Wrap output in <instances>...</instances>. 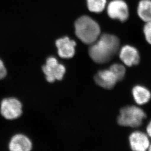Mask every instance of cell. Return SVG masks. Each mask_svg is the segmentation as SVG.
Returning a JSON list of instances; mask_svg holds the SVG:
<instances>
[{
	"instance_id": "cell-7",
	"label": "cell",
	"mask_w": 151,
	"mask_h": 151,
	"mask_svg": "<svg viewBox=\"0 0 151 151\" xmlns=\"http://www.w3.org/2000/svg\"><path fill=\"white\" fill-rule=\"evenodd\" d=\"M56 46L59 55L62 58H71L75 54L76 43L68 37H63L56 41Z\"/></svg>"
},
{
	"instance_id": "cell-15",
	"label": "cell",
	"mask_w": 151,
	"mask_h": 151,
	"mask_svg": "<svg viewBox=\"0 0 151 151\" xmlns=\"http://www.w3.org/2000/svg\"><path fill=\"white\" fill-rule=\"evenodd\" d=\"M110 70L114 73L118 81L123 80L125 76V68L121 64H114L110 67Z\"/></svg>"
},
{
	"instance_id": "cell-5",
	"label": "cell",
	"mask_w": 151,
	"mask_h": 151,
	"mask_svg": "<svg viewBox=\"0 0 151 151\" xmlns=\"http://www.w3.org/2000/svg\"><path fill=\"white\" fill-rule=\"evenodd\" d=\"M42 68L45 74L46 80L50 83H53L56 80H62L66 72L64 65L59 63L54 57L47 58L46 64Z\"/></svg>"
},
{
	"instance_id": "cell-3",
	"label": "cell",
	"mask_w": 151,
	"mask_h": 151,
	"mask_svg": "<svg viewBox=\"0 0 151 151\" xmlns=\"http://www.w3.org/2000/svg\"><path fill=\"white\" fill-rule=\"evenodd\" d=\"M146 115L142 109L131 106L124 107L120 111L118 123L123 126L133 128L139 127Z\"/></svg>"
},
{
	"instance_id": "cell-9",
	"label": "cell",
	"mask_w": 151,
	"mask_h": 151,
	"mask_svg": "<svg viewBox=\"0 0 151 151\" xmlns=\"http://www.w3.org/2000/svg\"><path fill=\"white\" fill-rule=\"evenodd\" d=\"M120 58L123 63L128 67L137 65L139 62L138 51L136 48L128 45L124 46L121 49Z\"/></svg>"
},
{
	"instance_id": "cell-19",
	"label": "cell",
	"mask_w": 151,
	"mask_h": 151,
	"mask_svg": "<svg viewBox=\"0 0 151 151\" xmlns=\"http://www.w3.org/2000/svg\"><path fill=\"white\" fill-rule=\"evenodd\" d=\"M149 150L151 151V145L150 146V148H149Z\"/></svg>"
},
{
	"instance_id": "cell-11",
	"label": "cell",
	"mask_w": 151,
	"mask_h": 151,
	"mask_svg": "<svg viewBox=\"0 0 151 151\" xmlns=\"http://www.w3.org/2000/svg\"><path fill=\"white\" fill-rule=\"evenodd\" d=\"M130 142L132 150L136 151H144L149 147L148 137L144 133L136 132L130 137Z\"/></svg>"
},
{
	"instance_id": "cell-10",
	"label": "cell",
	"mask_w": 151,
	"mask_h": 151,
	"mask_svg": "<svg viewBox=\"0 0 151 151\" xmlns=\"http://www.w3.org/2000/svg\"><path fill=\"white\" fill-rule=\"evenodd\" d=\"M9 148L11 151H29L32 148V143L25 135L17 134L11 138Z\"/></svg>"
},
{
	"instance_id": "cell-14",
	"label": "cell",
	"mask_w": 151,
	"mask_h": 151,
	"mask_svg": "<svg viewBox=\"0 0 151 151\" xmlns=\"http://www.w3.org/2000/svg\"><path fill=\"white\" fill-rule=\"evenodd\" d=\"M87 4L90 12L99 13L104 9L106 0H87Z\"/></svg>"
},
{
	"instance_id": "cell-6",
	"label": "cell",
	"mask_w": 151,
	"mask_h": 151,
	"mask_svg": "<svg viewBox=\"0 0 151 151\" xmlns=\"http://www.w3.org/2000/svg\"><path fill=\"white\" fill-rule=\"evenodd\" d=\"M107 13L111 18L125 22L128 18V7L122 0H114L108 4Z\"/></svg>"
},
{
	"instance_id": "cell-17",
	"label": "cell",
	"mask_w": 151,
	"mask_h": 151,
	"mask_svg": "<svg viewBox=\"0 0 151 151\" xmlns=\"http://www.w3.org/2000/svg\"><path fill=\"white\" fill-rule=\"evenodd\" d=\"M7 69L3 60L0 59V80L4 79L7 76Z\"/></svg>"
},
{
	"instance_id": "cell-2",
	"label": "cell",
	"mask_w": 151,
	"mask_h": 151,
	"mask_svg": "<svg viewBox=\"0 0 151 151\" xmlns=\"http://www.w3.org/2000/svg\"><path fill=\"white\" fill-rule=\"evenodd\" d=\"M75 26L77 37L86 44H92L100 35L101 30L99 24L89 16L79 18Z\"/></svg>"
},
{
	"instance_id": "cell-1",
	"label": "cell",
	"mask_w": 151,
	"mask_h": 151,
	"mask_svg": "<svg viewBox=\"0 0 151 151\" xmlns=\"http://www.w3.org/2000/svg\"><path fill=\"white\" fill-rule=\"evenodd\" d=\"M119 45L120 41L116 36L110 34H103L89 47V54L96 63H107L116 54Z\"/></svg>"
},
{
	"instance_id": "cell-8",
	"label": "cell",
	"mask_w": 151,
	"mask_h": 151,
	"mask_svg": "<svg viewBox=\"0 0 151 151\" xmlns=\"http://www.w3.org/2000/svg\"><path fill=\"white\" fill-rule=\"evenodd\" d=\"M94 80L100 87L108 90L113 88L118 82L114 73L110 69L99 71L95 76Z\"/></svg>"
},
{
	"instance_id": "cell-4",
	"label": "cell",
	"mask_w": 151,
	"mask_h": 151,
	"mask_svg": "<svg viewBox=\"0 0 151 151\" xmlns=\"http://www.w3.org/2000/svg\"><path fill=\"white\" fill-rule=\"evenodd\" d=\"M0 114L6 119H17L22 114L21 103L13 97L3 99L0 104Z\"/></svg>"
},
{
	"instance_id": "cell-18",
	"label": "cell",
	"mask_w": 151,
	"mask_h": 151,
	"mask_svg": "<svg viewBox=\"0 0 151 151\" xmlns=\"http://www.w3.org/2000/svg\"><path fill=\"white\" fill-rule=\"evenodd\" d=\"M147 131L148 134L151 137V121L147 127Z\"/></svg>"
},
{
	"instance_id": "cell-12",
	"label": "cell",
	"mask_w": 151,
	"mask_h": 151,
	"mask_svg": "<svg viewBox=\"0 0 151 151\" xmlns=\"http://www.w3.org/2000/svg\"><path fill=\"white\" fill-rule=\"evenodd\" d=\"M134 100L139 105H143L148 102L151 99V94L147 88L140 86H137L133 90Z\"/></svg>"
},
{
	"instance_id": "cell-16",
	"label": "cell",
	"mask_w": 151,
	"mask_h": 151,
	"mask_svg": "<svg viewBox=\"0 0 151 151\" xmlns=\"http://www.w3.org/2000/svg\"><path fill=\"white\" fill-rule=\"evenodd\" d=\"M144 33L147 42L151 44V22H147L144 26Z\"/></svg>"
},
{
	"instance_id": "cell-13",
	"label": "cell",
	"mask_w": 151,
	"mask_h": 151,
	"mask_svg": "<svg viewBox=\"0 0 151 151\" xmlns=\"http://www.w3.org/2000/svg\"><path fill=\"white\" fill-rule=\"evenodd\" d=\"M138 14L140 18L146 23L151 22V1L142 0L140 1Z\"/></svg>"
}]
</instances>
